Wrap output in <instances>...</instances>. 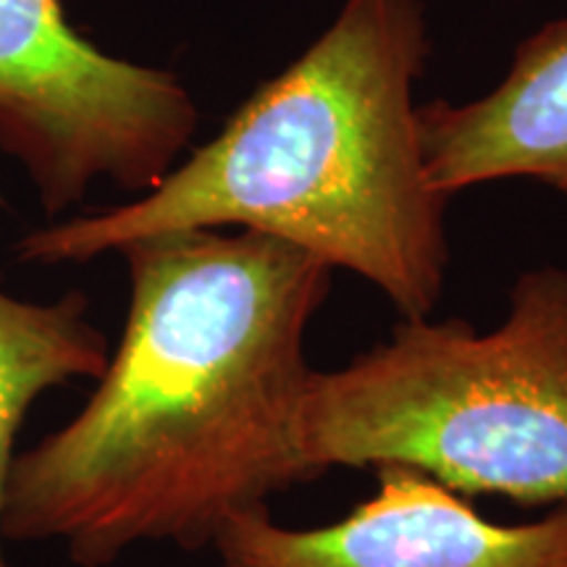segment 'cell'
Returning a JSON list of instances; mask_svg holds the SVG:
<instances>
[{
	"instance_id": "52a82bcc",
	"label": "cell",
	"mask_w": 567,
	"mask_h": 567,
	"mask_svg": "<svg viewBox=\"0 0 567 567\" xmlns=\"http://www.w3.org/2000/svg\"><path fill=\"white\" fill-rule=\"evenodd\" d=\"M109 358V344L87 321V300L80 292L53 305L21 302L0 292V515L17 457L13 442L32 402L74 379L97 381ZM3 542L0 530V567H11Z\"/></svg>"
},
{
	"instance_id": "8992f818",
	"label": "cell",
	"mask_w": 567,
	"mask_h": 567,
	"mask_svg": "<svg viewBox=\"0 0 567 567\" xmlns=\"http://www.w3.org/2000/svg\"><path fill=\"white\" fill-rule=\"evenodd\" d=\"M417 122L425 174L450 200L502 179L567 195V17L528 34L484 97L421 105Z\"/></svg>"
},
{
	"instance_id": "6da1fadb",
	"label": "cell",
	"mask_w": 567,
	"mask_h": 567,
	"mask_svg": "<svg viewBox=\"0 0 567 567\" xmlns=\"http://www.w3.org/2000/svg\"><path fill=\"white\" fill-rule=\"evenodd\" d=\"M130 313L90 402L13 457L0 530L105 567L145 542L213 544L313 478L297 417L331 268L258 231L134 239Z\"/></svg>"
},
{
	"instance_id": "7a4b0ae2",
	"label": "cell",
	"mask_w": 567,
	"mask_h": 567,
	"mask_svg": "<svg viewBox=\"0 0 567 567\" xmlns=\"http://www.w3.org/2000/svg\"><path fill=\"white\" fill-rule=\"evenodd\" d=\"M429 53L421 0H344L145 197L32 231L19 258L66 264L155 234L258 231L371 281L405 321L429 318L450 268V197L425 174L415 105Z\"/></svg>"
},
{
	"instance_id": "5b68a950",
	"label": "cell",
	"mask_w": 567,
	"mask_h": 567,
	"mask_svg": "<svg viewBox=\"0 0 567 567\" xmlns=\"http://www.w3.org/2000/svg\"><path fill=\"white\" fill-rule=\"evenodd\" d=\"M221 567H567V505L505 526L413 467H379V488L342 520L279 526L268 507L213 538Z\"/></svg>"
},
{
	"instance_id": "3957f363",
	"label": "cell",
	"mask_w": 567,
	"mask_h": 567,
	"mask_svg": "<svg viewBox=\"0 0 567 567\" xmlns=\"http://www.w3.org/2000/svg\"><path fill=\"white\" fill-rule=\"evenodd\" d=\"M297 446L329 467H413L457 494L567 505V268L517 276L502 323L415 318L310 371Z\"/></svg>"
},
{
	"instance_id": "277c9868",
	"label": "cell",
	"mask_w": 567,
	"mask_h": 567,
	"mask_svg": "<svg viewBox=\"0 0 567 567\" xmlns=\"http://www.w3.org/2000/svg\"><path fill=\"white\" fill-rule=\"evenodd\" d=\"M195 126L174 74L97 51L59 0H0V147L24 163L51 216L97 176L151 193Z\"/></svg>"
}]
</instances>
